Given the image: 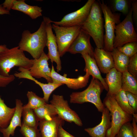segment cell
Returning <instances> with one entry per match:
<instances>
[{"mask_svg":"<svg viewBox=\"0 0 137 137\" xmlns=\"http://www.w3.org/2000/svg\"><path fill=\"white\" fill-rule=\"evenodd\" d=\"M46 22L45 16L38 29L33 33L28 30L22 32L18 44L19 48L29 53L33 59L38 58L44 52L46 46L47 35Z\"/></svg>","mask_w":137,"mask_h":137,"instance_id":"1","label":"cell"},{"mask_svg":"<svg viewBox=\"0 0 137 137\" xmlns=\"http://www.w3.org/2000/svg\"><path fill=\"white\" fill-rule=\"evenodd\" d=\"M104 27L102 12L99 2L95 1L81 28L92 38L96 47L99 48H104Z\"/></svg>","mask_w":137,"mask_h":137,"instance_id":"2","label":"cell"},{"mask_svg":"<svg viewBox=\"0 0 137 137\" xmlns=\"http://www.w3.org/2000/svg\"><path fill=\"white\" fill-rule=\"evenodd\" d=\"M33 63V59L27 58L18 46L8 48L0 54V73L4 76L8 77L14 67L29 70Z\"/></svg>","mask_w":137,"mask_h":137,"instance_id":"3","label":"cell"},{"mask_svg":"<svg viewBox=\"0 0 137 137\" xmlns=\"http://www.w3.org/2000/svg\"><path fill=\"white\" fill-rule=\"evenodd\" d=\"M104 88L98 79L92 77L88 87L84 90L72 92L70 95V102L82 104L89 102L94 105L98 111L102 112L105 107L100 98Z\"/></svg>","mask_w":137,"mask_h":137,"instance_id":"4","label":"cell"},{"mask_svg":"<svg viewBox=\"0 0 137 137\" xmlns=\"http://www.w3.org/2000/svg\"><path fill=\"white\" fill-rule=\"evenodd\" d=\"M103 103L109 110L111 117V126L106 132L105 137H115L123 125L132 121L133 116L120 107L114 95L107 94Z\"/></svg>","mask_w":137,"mask_h":137,"instance_id":"5","label":"cell"},{"mask_svg":"<svg viewBox=\"0 0 137 137\" xmlns=\"http://www.w3.org/2000/svg\"><path fill=\"white\" fill-rule=\"evenodd\" d=\"M99 3L104 14L105 21V33L103 49L106 51L111 52L114 48L113 43L115 26L121 22L120 14L113 13L103 1H100Z\"/></svg>","mask_w":137,"mask_h":137,"instance_id":"6","label":"cell"},{"mask_svg":"<svg viewBox=\"0 0 137 137\" xmlns=\"http://www.w3.org/2000/svg\"><path fill=\"white\" fill-rule=\"evenodd\" d=\"M115 34L113 43L114 48L128 43L137 41V34L133 25L132 8L124 19L116 25Z\"/></svg>","mask_w":137,"mask_h":137,"instance_id":"7","label":"cell"},{"mask_svg":"<svg viewBox=\"0 0 137 137\" xmlns=\"http://www.w3.org/2000/svg\"><path fill=\"white\" fill-rule=\"evenodd\" d=\"M52 29L55 33L59 56L62 57L67 52L69 47L81 29V25L65 27L53 24Z\"/></svg>","mask_w":137,"mask_h":137,"instance_id":"8","label":"cell"},{"mask_svg":"<svg viewBox=\"0 0 137 137\" xmlns=\"http://www.w3.org/2000/svg\"><path fill=\"white\" fill-rule=\"evenodd\" d=\"M50 102L55 109L57 115L63 120L73 122L79 126H82L79 115L70 108L67 101L64 99L63 96L54 94Z\"/></svg>","mask_w":137,"mask_h":137,"instance_id":"9","label":"cell"},{"mask_svg":"<svg viewBox=\"0 0 137 137\" xmlns=\"http://www.w3.org/2000/svg\"><path fill=\"white\" fill-rule=\"evenodd\" d=\"M95 0H88L80 8L65 15L58 21L52 23L60 26L70 27L82 25L87 18Z\"/></svg>","mask_w":137,"mask_h":137,"instance_id":"10","label":"cell"},{"mask_svg":"<svg viewBox=\"0 0 137 137\" xmlns=\"http://www.w3.org/2000/svg\"><path fill=\"white\" fill-rule=\"evenodd\" d=\"M45 17L46 22L47 41L46 46L48 50L47 55L52 63L54 62L56 63L57 72H58L61 70V63L58 51L55 36L52 31L51 24L52 20L48 17L45 16Z\"/></svg>","mask_w":137,"mask_h":137,"instance_id":"11","label":"cell"},{"mask_svg":"<svg viewBox=\"0 0 137 137\" xmlns=\"http://www.w3.org/2000/svg\"><path fill=\"white\" fill-rule=\"evenodd\" d=\"M85 72L84 75L80 76L77 78H67L56 72L52 65L50 76L53 82L65 84L69 88L77 90L85 87L88 83L90 75L87 71Z\"/></svg>","mask_w":137,"mask_h":137,"instance_id":"12","label":"cell"},{"mask_svg":"<svg viewBox=\"0 0 137 137\" xmlns=\"http://www.w3.org/2000/svg\"><path fill=\"white\" fill-rule=\"evenodd\" d=\"M49 59L44 52L38 59H33V63L29 70L30 75L34 78L45 79L48 82H52L50 76L51 69L49 67Z\"/></svg>","mask_w":137,"mask_h":137,"instance_id":"13","label":"cell"},{"mask_svg":"<svg viewBox=\"0 0 137 137\" xmlns=\"http://www.w3.org/2000/svg\"><path fill=\"white\" fill-rule=\"evenodd\" d=\"M90 36L81 28L67 52L73 54L87 53L94 58V50L90 42Z\"/></svg>","mask_w":137,"mask_h":137,"instance_id":"14","label":"cell"},{"mask_svg":"<svg viewBox=\"0 0 137 137\" xmlns=\"http://www.w3.org/2000/svg\"><path fill=\"white\" fill-rule=\"evenodd\" d=\"M94 58L100 72L102 73L106 74L114 67L111 52L96 47L94 50Z\"/></svg>","mask_w":137,"mask_h":137,"instance_id":"15","label":"cell"},{"mask_svg":"<svg viewBox=\"0 0 137 137\" xmlns=\"http://www.w3.org/2000/svg\"><path fill=\"white\" fill-rule=\"evenodd\" d=\"M101 120L97 125L84 130L91 137H105L106 132L111 125V117L108 110L105 107L102 112Z\"/></svg>","mask_w":137,"mask_h":137,"instance_id":"16","label":"cell"},{"mask_svg":"<svg viewBox=\"0 0 137 137\" xmlns=\"http://www.w3.org/2000/svg\"><path fill=\"white\" fill-rule=\"evenodd\" d=\"M64 123V121L58 115L52 119L39 122L41 137H57L59 126Z\"/></svg>","mask_w":137,"mask_h":137,"instance_id":"17","label":"cell"},{"mask_svg":"<svg viewBox=\"0 0 137 137\" xmlns=\"http://www.w3.org/2000/svg\"><path fill=\"white\" fill-rule=\"evenodd\" d=\"M15 104V112L9 125L6 128H0V132L2 133L3 137H10V135L14 136L16 128L22 126L21 118L23 104L20 100L16 99Z\"/></svg>","mask_w":137,"mask_h":137,"instance_id":"18","label":"cell"},{"mask_svg":"<svg viewBox=\"0 0 137 137\" xmlns=\"http://www.w3.org/2000/svg\"><path fill=\"white\" fill-rule=\"evenodd\" d=\"M82 57L85 62V65L84 71H87L92 77L99 80L106 91L108 92V88L104 79L102 77L100 72L97 64L94 58L87 53L81 54Z\"/></svg>","mask_w":137,"mask_h":137,"instance_id":"19","label":"cell"},{"mask_svg":"<svg viewBox=\"0 0 137 137\" xmlns=\"http://www.w3.org/2000/svg\"><path fill=\"white\" fill-rule=\"evenodd\" d=\"M106 74L104 79L108 87L107 94L114 95L122 89V73L114 67Z\"/></svg>","mask_w":137,"mask_h":137,"instance_id":"20","label":"cell"},{"mask_svg":"<svg viewBox=\"0 0 137 137\" xmlns=\"http://www.w3.org/2000/svg\"><path fill=\"white\" fill-rule=\"evenodd\" d=\"M25 1L14 0L12 9L22 12L32 19H35L42 16V10L41 7L28 5Z\"/></svg>","mask_w":137,"mask_h":137,"instance_id":"21","label":"cell"},{"mask_svg":"<svg viewBox=\"0 0 137 137\" xmlns=\"http://www.w3.org/2000/svg\"><path fill=\"white\" fill-rule=\"evenodd\" d=\"M24 78L34 81L38 84L42 89L44 94L43 98L47 103L48 101L49 98L52 93L57 88L63 85L61 83H56L52 82L44 83L38 81L32 77L29 72H27L24 75Z\"/></svg>","mask_w":137,"mask_h":137,"instance_id":"22","label":"cell"},{"mask_svg":"<svg viewBox=\"0 0 137 137\" xmlns=\"http://www.w3.org/2000/svg\"><path fill=\"white\" fill-rule=\"evenodd\" d=\"M33 110L39 122L50 120L57 115L55 109L50 104L46 103Z\"/></svg>","mask_w":137,"mask_h":137,"instance_id":"23","label":"cell"},{"mask_svg":"<svg viewBox=\"0 0 137 137\" xmlns=\"http://www.w3.org/2000/svg\"><path fill=\"white\" fill-rule=\"evenodd\" d=\"M111 52L114 62V68L121 73L127 71L130 58L116 48H114Z\"/></svg>","mask_w":137,"mask_h":137,"instance_id":"24","label":"cell"},{"mask_svg":"<svg viewBox=\"0 0 137 137\" xmlns=\"http://www.w3.org/2000/svg\"><path fill=\"white\" fill-rule=\"evenodd\" d=\"M15 110V107H7L0 97V128H6L8 126Z\"/></svg>","mask_w":137,"mask_h":137,"instance_id":"25","label":"cell"},{"mask_svg":"<svg viewBox=\"0 0 137 137\" xmlns=\"http://www.w3.org/2000/svg\"><path fill=\"white\" fill-rule=\"evenodd\" d=\"M122 89L137 94V79L127 71L122 73Z\"/></svg>","mask_w":137,"mask_h":137,"instance_id":"26","label":"cell"},{"mask_svg":"<svg viewBox=\"0 0 137 137\" xmlns=\"http://www.w3.org/2000/svg\"><path fill=\"white\" fill-rule=\"evenodd\" d=\"M114 96L119 106L123 110L132 116L135 113L134 110L129 104L125 91L121 89Z\"/></svg>","mask_w":137,"mask_h":137,"instance_id":"27","label":"cell"},{"mask_svg":"<svg viewBox=\"0 0 137 137\" xmlns=\"http://www.w3.org/2000/svg\"><path fill=\"white\" fill-rule=\"evenodd\" d=\"M22 116V125L30 127H38L39 126V122L33 110L23 108Z\"/></svg>","mask_w":137,"mask_h":137,"instance_id":"28","label":"cell"},{"mask_svg":"<svg viewBox=\"0 0 137 137\" xmlns=\"http://www.w3.org/2000/svg\"><path fill=\"white\" fill-rule=\"evenodd\" d=\"M27 95L28 100V102L23 106V108L34 110L47 103L43 98L39 96L33 92L28 91Z\"/></svg>","mask_w":137,"mask_h":137,"instance_id":"29","label":"cell"},{"mask_svg":"<svg viewBox=\"0 0 137 137\" xmlns=\"http://www.w3.org/2000/svg\"><path fill=\"white\" fill-rule=\"evenodd\" d=\"M116 48L118 50L130 58L137 53V42L128 43Z\"/></svg>","mask_w":137,"mask_h":137,"instance_id":"30","label":"cell"},{"mask_svg":"<svg viewBox=\"0 0 137 137\" xmlns=\"http://www.w3.org/2000/svg\"><path fill=\"white\" fill-rule=\"evenodd\" d=\"M20 131L23 137H41L40 130L38 127L22 125Z\"/></svg>","mask_w":137,"mask_h":137,"instance_id":"31","label":"cell"},{"mask_svg":"<svg viewBox=\"0 0 137 137\" xmlns=\"http://www.w3.org/2000/svg\"><path fill=\"white\" fill-rule=\"evenodd\" d=\"M113 7L116 11L121 12L124 14H127L129 12V3L126 0H114L113 1Z\"/></svg>","mask_w":137,"mask_h":137,"instance_id":"32","label":"cell"},{"mask_svg":"<svg viewBox=\"0 0 137 137\" xmlns=\"http://www.w3.org/2000/svg\"><path fill=\"white\" fill-rule=\"evenodd\" d=\"M115 137H134L132 126L130 122L123 125Z\"/></svg>","mask_w":137,"mask_h":137,"instance_id":"33","label":"cell"},{"mask_svg":"<svg viewBox=\"0 0 137 137\" xmlns=\"http://www.w3.org/2000/svg\"><path fill=\"white\" fill-rule=\"evenodd\" d=\"M127 71L131 74L137 77V53L130 58Z\"/></svg>","mask_w":137,"mask_h":137,"instance_id":"34","label":"cell"},{"mask_svg":"<svg viewBox=\"0 0 137 137\" xmlns=\"http://www.w3.org/2000/svg\"><path fill=\"white\" fill-rule=\"evenodd\" d=\"M129 104L133 108L135 113L137 112V94L125 91Z\"/></svg>","mask_w":137,"mask_h":137,"instance_id":"35","label":"cell"},{"mask_svg":"<svg viewBox=\"0 0 137 137\" xmlns=\"http://www.w3.org/2000/svg\"><path fill=\"white\" fill-rule=\"evenodd\" d=\"M15 79V77L13 74L10 75L8 77H5L2 76L0 73V87H6L13 81Z\"/></svg>","mask_w":137,"mask_h":137,"instance_id":"36","label":"cell"},{"mask_svg":"<svg viewBox=\"0 0 137 137\" xmlns=\"http://www.w3.org/2000/svg\"><path fill=\"white\" fill-rule=\"evenodd\" d=\"M62 126L61 125L59 127L57 137H75L65 131L63 128Z\"/></svg>","mask_w":137,"mask_h":137,"instance_id":"37","label":"cell"},{"mask_svg":"<svg viewBox=\"0 0 137 137\" xmlns=\"http://www.w3.org/2000/svg\"><path fill=\"white\" fill-rule=\"evenodd\" d=\"M14 0H6L2 4L3 6L7 10L10 11L13 6Z\"/></svg>","mask_w":137,"mask_h":137,"instance_id":"38","label":"cell"},{"mask_svg":"<svg viewBox=\"0 0 137 137\" xmlns=\"http://www.w3.org/2000/svg\"><path fill=\"white\" fill-rule=\"evenodd\" d=\"M132 15L135 20L136 21L137 19V1H132Z\"/></svg>","mask_w":137,"mask_h":137,"instance_id":"39","label":"cell"},{"mask_svg":"<svg viewBox=\"0 0 137 137\" xmlns=\"http://www.w3.org/2000/svg\"><path fill=\"white\" fill-rule=\"evenodd\" d=\"M132 123L133 127V132L134 137H137V125L136 121L133 117Z\"/></svg>","mask_w":137,"mask_h":137,"instance_id":"40","label":"cell"},{"mask_svg":"<svg viewBox=\"0 0 137 137\" xmlns=\"http://www.w3.org/2000/svg\"><path fill=\"white\" fill-rule=\"evenodd\" d=\"M10 14V11L7 10L2 6L0 5V15L8 14Z\"/></svg>","mask_w":137,"mask_h":137,"instance_id":"41","label":"cell"},{"mask_svg":"<svg viewBox=\"0 0 137 137\" xmlns=\"http://www.w3.org/2000/svg\"><path fill=\"white\" fill-rule=\"evenodd\" d=\"M7 46L4 44L0 45V54L4 51L8 49Z\"/></svg>","mask_w":137,"mask_h":137,"instance_id":"42","label":"cell"},{"mask_svg":"<svg viewBox=\"0 0 137 137\" xmlns=\"http://www.w3.org/2000/svg\"><path fill=\"white\" fill-rule=\"evenodd\" d=\"M0 137H1L0 136Z\"/></svg>","mask_w":137,"mask_h":137,"instance_id":"43","label":"cell"}]
</instances>
